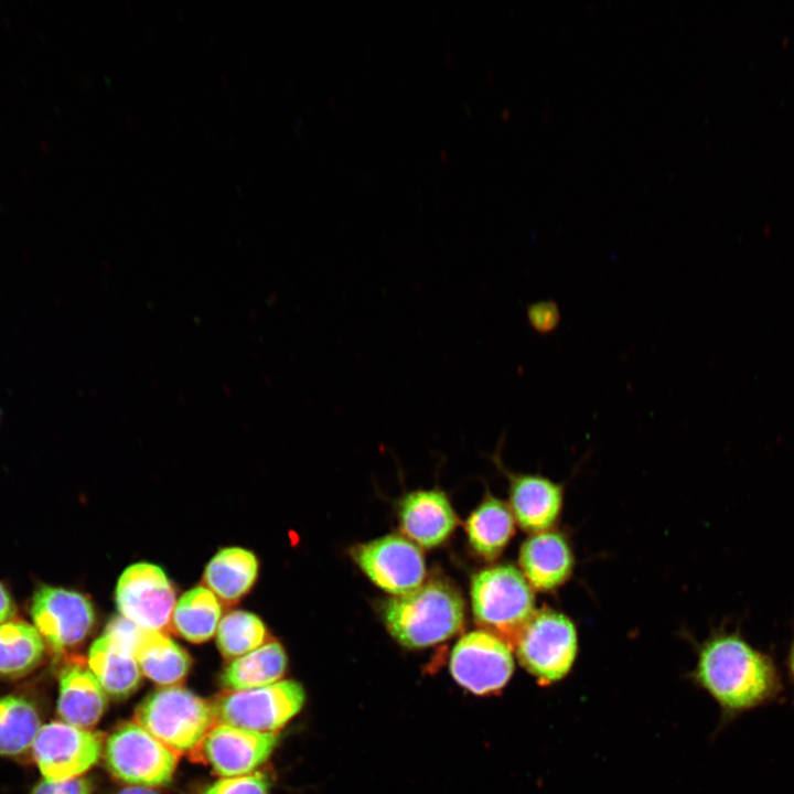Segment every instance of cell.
Returning <instances> with one entry per match:
<instances>
[{"mask_svg":"<svg viewBox=\"0 0 794 794\" xmlns=\"http://www.w3.org/2000/svg\"><path fill=\"white\" fill-rule=\"evenodd\" d=\"M691 679L717 704L721 723L779 702L784 693L773 655L755 647L739 630L717 632L699 646Z\"/></svg>","mask_w":794,"mask_h":794,"instance_id":"obj_1","label":"cell"},{"mask_svg":"<svg viewBox=\"0 0 794 794\" xmlns=\"http://www.w3.org/2000/svg\"><path fill=\"white\" fill-rule=\"evenodd\" d=\"M383 619L399 644L421 648L441 643L462 629L464 603L452 586L433 580L389 599Z\"/></svg>","mask_w":794,"mask_h":794,"instance_id":"obj_2","label":"cell"},{"mask_svg":"<svg viewBox=\"0 0 794 794\" xmlns=\"http://www.w3.org/2000/svg\"><path fill=\"white\" fill-rule=\"evenodd\" d=\"M135 720L175 754L195 752L216 723L212 704L180 686L150 693L136 708Z\"/></svg>","mask_w":794,"mask_h":794,"instance_id":"obj_3","label":"cell"},{"mask_svg":"<svg viewBox=\"0 0 794 794\" xmlns=\"http://www.w3.org/2000/svg\"><path fill=\"white\" fill-rule=\"evenodd\" d=\"M471 602L475 621L509 647H515L535 613L533 591L513 566H495L476 573L471 582Z\"/></svg>","mask_w":794,"mask_h":794,"instance_id":"obj_4","label":"cell"},{"mask_svg":"<svg viewBox=\"0 0 794 794\" xmlns=\"http://www.w3.org/2000/svg\"><path fill=\"white\" fill-rule=\"evenodd\" d=\"M305 694L294 680L246 689L227 690L213 702L216 723L276 733L302 708Z\"/></svg>","mask_w":794,"mask_h":794,"instance_id":"obj_5","label":"cell"},{"mask_svg":"<svg viewBox=\"0 0 794 794\" xmlns=\"http://www.w3.org/2000/svg\"><path fill=\"white\" fill-rule=\"evenodd\" d=\"M523 667L539 685H551L571 669L577 655V632L564 614L543 609L535 611L515 645Z\"/></svg>","mask_w":794,"mask_h":794,"instance_id":"obj_6","label":"cell"},{"mask_svg":"<svg viewBox=\"0 0 794 794\" xmlns=\"http://www.w3.org/2000/svg\"><path fill=\"white\" fill-rule=\"evenodd\" d=\"M104 759L116 779L146 787L168 785L178 763V754L137 722H125L111 732Z\"/></svg>","mask_w":794,"mask_h":794,"instance_id":"obj_7","label":"cell"},{"mask_svg":"<svg viewBox=\"0 0 794 794\" xmlns=\"http://www.w3.org/2000/svg\"><path fill=\"white\" fill-rule=\"evenodd\" d=\"M513 670L511 647L484 630L463 635L451 653V675L460 686L475 695L500 691L508 683Z\"/></svg>","mask_w":794,"mask_h":794,"instance_id":"obj_8","label":"cell"},{"mask_svg":"<svg viewBox=\"0 0 794 794\" xmlns=\"http://www.w3.org/2000/svg\"><path fill=\"white\" fill-rule=\"evenodd\" d=\"M121 616L148 631H163L170 624L175 591L163 569L150 562L127 567L116 587Z\"/></svg>","mask_w":794,"mask_h":794,"instance_id":"obj_9","label":"cell"},{"mask_svg":"<svg viewBox=\"0 0 794 794\" xmlns=\"http://www.w3.org/2000/svg\"><path fill=\"white\" fill-rule=\"evenodd\" d=\"M32 751L45 780L78 777L100 758L103 734L64 721H52L41 726Z\"/></svg>","mask_w":794,"mask_h":794,"instance_id":"obj_10","label":"cell"},{"mask_svg":"<svg viewBox=\"0 0 794 794\" xmlns=\"http://www.w3.org/2000/svg\"><path fill=\"white\" fill-rule=\"evenodd\" d=\"M353 557L376 586L395 597L418 589L426 575L420 549L395 534L360 545Z\"/></svg>","mask_w":794,"mask_h":794,"instance_id":"obj_11","label":"cell"},{"mask_svg":"<svg viewBox=\"0 0 794 794\" xmlns=\"http://www.w3.org/2000/svg\"><path fill=\"white\" fill-rule=\"evenodd\" d=\"M31 618L46 643L54 651L63 652L84 641L94 624L95 613L84 594L41 586L32 600Z\"/></svg>","mask_w":794,"mask_h":794,"instance_id":"obj_12","label":"cell"},{"mask_svg":"<svg viewBox=\"0 0 794 794\" xmlns=\"http://www.w3.org/2000/svg\"><path fill=\"white\" fill-rule=\"evenodd\" d=\"M277 743L276 733L215 723L192 755L211 765L217 775L243 776L266 762Z\"/></svg>","mask_w":794,"mask_h":794,"instance_id":"obj_13","label":"cell"},{"mask_svg":"<svg viewBox=\"0 0 794 794\" xmlns=\"http://www.w3.org/2000/svg\"><path fill=\"white\" fill-rule=\"evenodd\" d=\"M403 532L418 545L432 548L442 544L457 523L447 496L439 491H416L408 494L399 506Z\"/></svg>","mask_w":794,"mask_h":794,"instance_id":"obj_14","label":"cell"},{"mask_svg":"<svg viewBox=\"0 0 794 794\" xmlns=\"http://www.w3.org/2000/svg\"><path fill=\"white\" fill-rule=\"evenodd\" d=\"M106 707L107 694L90 669L72 664L62 670L57 712L64 722L87 729L99 721Z\"/></svg>","mask_w":794,"mask_h":794,"instance_id":"obj_15","label":"cell"},{"mask_svg":"<svg viewBox=\"0 0 794 794\" xmlns=\"http://www.w3.org/2000/svg\"><path fill=\"white\" fill-rule=\"evenodd\" d=\"M519 564L526 580L535 589L548 591L568 579L573 560L569 545L560 534L541 532L524 541Z\"/></svg>","mask_w":794,"mask_h":794,"instance_id":"obj_16","label":"cell"},{"mask_svg":"<svg viewBox=\"0 0 794 794\" xmlns=\"http://www.w3.org/2000/svg\"><path fill=\"white\" fill-rule=\"evenodd\" d=\"M88 665L106 694L115 699L128 698L140 685L141 672L132 650L107 633L92 644Z\"/></svg>","mask_w":794,"mask_h":794,"instance_id":"obj_17","label":"cell"},{"mask_svg":"<svg viewBox=\"0 0 794 794\" xmlns=\"http://www.w3.org/2000/svg\"><path fill=\"white\" fill-rule=\"evenodd\" d=\"M511 506L519 526L528 532H543L557 519L561 487L540 475H515L511 482Z\"/></svg>","mask_w":794,"mask_h":794,"instance_id":"obj_18","label":"cell"},{"mask_svg":"<svg viewBox=\"0 0 794 794\" xmlns=\"http://www.w3.org/2000/svg\"><path fill=\"white\" fill-rule=\"evenodd\" d=\"M140 670L162 686H175L187 675L191 657L163 631L142 629L133 648Z\"/></svg>","mask_w":794,"mask_h":794,"instance_id":"obj_19","label":"cell"},{"mask_svg":"<svg viewBox=\"0 0 794 794\" xmlns=\"http://www.w3.org/2000/svg\"><path fill=\"white\" fill-rule=\"evenodd\" d=\"M258 572L256 556L240 547L219 550L207 564L204 582L227 603L238 601L253 587Z\"/></svg>","mask_w":794,"mask_h":794,"instance_id":"obj_20","label":"cell"},{"mask_svg":"<svg viewBox=\"0 0 794 794\" xmlns=\"http://www.w3.org/2000/svg\"><path fill=\"white\" fill-rule=\"evenodd\" d=\"M287 655L280 643L271 641L234 658L221 682L227 690H246L277 683L286 672Z\"/></svg>","mask_w":794,"mask_h":794,"instance_id":"obj_21","label":"cell"},{"mask_svg":"<svg viewBox=\"0 0 794 794\" xmlns=\"http://www.w3.org/2000/svg\"><path fill=\"white\" fill-rule=\"evenodd\" d=\"M465 529L475 552L494 559L514 534V517L504 502L489 497L469 516Z\"/></svg>","mask_w":794,"mask_h":794,"instance_id":"obj_22","label":"cell"},{"mask_svg":"<svg viewBox=\"0 0 794 794\" xmlns=\"http://www.w3.org/2000/svg\"><path fill=\"white\" fill-rule=\"evenodd\" d=\"M222 608L217 597L198 586L185 592L174 605L171 627L192 643H203L217 631Z\"/></svg>","mask_w":794,"mask_h":794,"instance_id":"obj_23","label":"cell"},{"mask_svg":"<svg viewBox=\"0 0 794 794\" xmlns=\"http://www.w3.org/2000/svg\"><path fill=\"white\" fill-rule=\"evenodd\" d=\"M44 652L43 637L22 621L0 624V676L17 677L32 670Z\"/></svg>","mask_w":794,"mask_h":794,"instance_id":"obj_24","label":"cell"},{"mask_svg":"<svg viewBox=\"0 0 794 794\" xmlns=\"http://www.w3.org/2000/svg\"><path fill=\"white\" fill-rule=\"evenodd\" d=\"M40 723L37 711L28 699L0 697V755H18L29 750Z\"/></svg>","mask_w":794,"mask_h":794,"instance_id":"obj_25","label":"cell"},{"mask_svg":"<svg viewBox=\"0 0 794 794\" xmlns=\"http://www.w3.org/2000/svg\"><path fill=\"white\" fill-rule=\"evenodd\" d=\"M216 643L226 658H237L261 646L267 636L264 622L242 610L227 613L216 631Z\"/></svg>","mask_w":794,"mask_h":794,"instance_id":"obj_26","label":"cell"},{"mask_svg":"<svg viewBox=\"0 0 794 794\" xmlns=\"http://www.w3.org/2000/svg\"><path fill=\"white\" fill-rule=\"evenodd\" d=\"M200 794H269V781L259 772L224 777L205 787Z\"/></svg>","mask_w":794,"mask_h":794,"instance_id":"obj_27","label":"cell"},{"mask_svg":"<svg viewBox=\"0 0 794 794\" xmlns=\"http://www.w3.org/2000/svg\"><path fill=\"white\" fill-rule=\"evenodd\" d=\"M526 316L530 328L539 335L551 334L561 321L559 307L554 300H538L528 304Z\"/></svg>","mask_w":794,"mask_h":794,"instance_id":"obj_28","label":"cell"},{"mask_svg":"<svg viewBox=\"0 0 794 794\" xmlns=\"http://www.w3.org/2000/svg\"><path fill=\"white\" fill-rule=\"evenodd\" d=\"M93 784L86 777H73L62 781L43 780L31 794H90Z\"/></svg>","mask_w":794,"mask_h":794,"instance_id":"obj_29","label":"cell"},{"mask_svg":"<svg viewBox=\"0 0 794 794\" xmlns=\"http://www.w3.org/2000/svg\"><path fill=\"white\" fill-rule=\"evenodd\" d=\"M15 613L13 600L7 588L0 582V624L8 622Z\"/></svg>","mask_w":794,"mask_h":794,"instance_id":"obj_30","label":"cell"},{"mask_svg":"<svg viewBox=\"0 0 794 794\" xmlns=\"http://www.w3.org/2000/svg\"><path fill=\"white\" fill-rule=\"evenodd\" d=\"M786 675L793 689L794 696V635L788 645L786 658H785Z\"/></svg>","mask_w":794,"mask_h":794,"instance_id":"obj_31","label":"cell"},{"mask_svg":"<svg viewBox=\"0 0 794 794\" xmlns=\"http://www.w3.org/2000/svg\"><path fill=\"white\" fill-rule=\"evenodd\" d=\"M117 794H159L157 791L152 790L151 787L146 786H127L120 790Z\"/></svg>","mask_w":794,"mask_h":794,"instance_id":"obj_32","label":"cell"},{"mask_svg":"<svg viewBox=\"0 0 794 794\" xmlns=\"http://www.w3.org/2000/svg\"><path fill=\"white\" fill-rule=\"evenodd\" d=\"M2 415H3V410H2V408L0 407V422H1V420H2Z\"/></svg>","mask_w":794,"mask_h":794,"instance_id":"obj_33","label":"cell"}]
</instances>
